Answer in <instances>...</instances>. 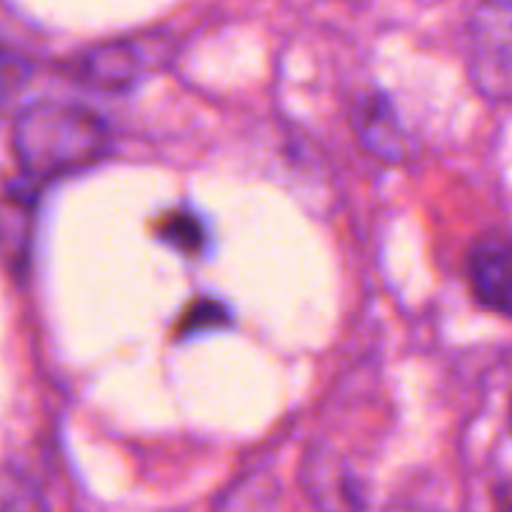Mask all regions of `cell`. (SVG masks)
Instances as JSON below:
<instances>
[{"label":"cell","mask_w":512,"mask_h":512,"mask_svg":"<svg viewBox=\"0 0 512 512\" xmlns=\"http://www.w3.org/2000/svg\"><path fill=\"white\" fill-rule=\"evenodd\" d=\"M70 70L80 83L105 90H123L138 80L143 60L138 45L130 40H105L75 55V60H70Z\"/></svg>","instance_id":"5"},{"label":"cell","mask_w":512,"mask_h":512,"mask_svg":"<svg viewBox=\"0 0 512 512\" xmlns=\"http://www.w3.org/2000/svg\"><path fill=\"white\" fill-rule=\"evenodd\" d=\"M303 488L318 512H363L365 508L358 475L328 448H315L305 455Z\"/></svg>","instance_id":"4"},{"label":"cell","mask_w":512,"mask_h":512,"mask_svg":"<svg viewBox=\"0 0 512 512\" xmlns=\"http://www.w3.org/2000/svg\"><path fill=\"white\" fill-rule=\"evenodd\" d=\"M160 235H163L165 243L175 245V248L183 250V253H200L205 240H208L200 218H195L193 213H185V210H178V213H173L170 218H163V223H160Z\"/></svg>","instance_id":"9"},{"label":"cell","mask_w":512,"mask_h":512,"mask_svg":"<svg viewBox=\"0 0 512 512\" xmlns=\"http://www.w3.org/2000/svg\"><path fill=\"white\" fill-rule=\"evenodd\" d=\"M110 128L98 110L73 100H38L13 123V153L30 183L55 180L98 163Z\"/></svg>","instance_id":"1"},{"label":"cell","mask_w":512,"mask_h":512,"mask_svg":"<svg viewBox=\"0 0 512 512\" xmlns=\"http://www.w3.org/2000/svg\"><path fill=\"white\" fill-rule=\"evenodd\" d=\"M468 70L490 100H512V3H483L468 20Z\"/></svg>","instance_id":"2"},{"label":"cell","mask_w":512,"mask_h":512,"mask_svg":"<svg viewBox=\"0 0 512 512\" xmlns=\"http://www.w3.org/2000/svg\"><path fill=\"white\" fill-rule=\"evenodd\" d=\"M353 128L360 143L373 155L398 163L408 153V138L400 125L393 103L380 90L360 95L353 103Z\"/></svg>","instance_id":"6"},{"label":"cell","mask_w":512,"mask_h":512,"mask_svg":"<svg viewBox=\"0 0 512 512\" xmlns=\"http://www.w3.org/2000/svg\"><path fill=\"white\" fill-rule=\"evenodd\" d=\"M230 320L228 308L223 303H213V300H200V303L190 305L188 313L180 320V335L203 333L208 328H220Z\"/></svg>","instance_id":"10"},{"label":"cell","mask_w":512,"mask_h":512,"mask_svg":"<svg viewBox=\"0 0 512 512\" xmlns=\"http://www.w3.org/2000/svg\"><path fill=\"white\" fill-rule=\"evenodd\" d=\"M33 195L23 188L10 190L0 198V255L5 263L20 268L28 260L33 235Z\"/></svg>","instance_id":"7"},{"label":"cell","mask_w":512,"mask_h":512,"mask_svg":"<svg viewBox=\"0 0 512 512\" xmlns=\"http://www.w3.org/2000/svg\"><path fill=\"white\" fill-rule=\"evenodd\" d=\"M508 512H512V505H510V508H508Z\"/></svg>","instance_id":"11"},{"label":"cell","mask_w":512,"mask_h":512,"mask_svg":"<svg viewBox=\"0 0 512 512\" xmlns=\"http://www.w3.org/2000/svg\"><path fill=\"white\" fill-rule=\"evenodd\" d=\"M0 512H48L40 485L25 470L0 468Z\"/></svg>","instance_id":"8"},{"label":"cell","mask_w":512,"mask_h":512,"mask_svg":"<svg viewBox=\"0 0 512 512\" xmlns=\"http://www.w3.org/2000/svg\"><path fill=\"white\" fill-rule=\"evenodd\" d=\"M468 278L480 305L512 320V235L490 230L468 255Z\"/></svg>","instance_id":"3"}]
</instances>
